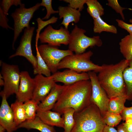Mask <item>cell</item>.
Listing matches in <instances>:
<instances>
[{"mask_svg":"<svg viewBox=\"0 0 132 132\" xmlns=\"http://www.w3.org/2000/svg\"><path fill=\"white\" fill-rule=\"evenodd\" d=\"M0 94L2 98L0 108V124L5 127L7 132H14L18 129L14 122L13 111L5 95Z\"/></svg>","mask_w":132,"mask_h":132,"instance_id":"9a60e30c","label":"cell"},{"mask_svg":"<svg viewBox=\"0 0 132 132\" xmlns=\"http://www.w3.org/2000/svg\"><path fill=\"white\" fill-rule=\"evenodd\" d=\"M123 75L126 87L127 100H132V59L129 61V65L124 69Z\"/></svg>","mask_w":132,"mask_h":132,"instance_id":"484cf974","label":"cell"},{"mask_svg":"<svg viewBox=\"0 0 132 132\" xmlns=\"http://www.w3.org/2000/svg\"><path fill=\"white\" fill-rule=\"evenodd\" d=\"M93 20V31L94 33H99L105 32L115 34L117 33V29L115 26L107 23L100 17Z\"/></svg>","mask_w":132,"mask_h":132,"instance_id":"603a6c76","label":"cell"},{"mask_svg":"<svg viewBox=\"0 0 132 132\" xmlns=\"http://www.w3.org/2000/svg\"><path fill=\"white\" fill-rule=\"evenodd\" d=\"M11 107L13 111L14 122L17 127L26 120L24 103L16 100L11 104Z\"/></svg>","mask_w":132,"mask_h":132,"instance_id":"ffe728a7","label":"cell"},{"mask_svg":"<svg viewBox=\"0 0 132 132\" xmlns=\"http://www.w3.org/2000/svg\"><path fill=\"white\" fill-rule=\"evenodd\" d=\"M53 127L45 123L36 116L33 120H26L22 123L17 127V129L23 128L28 130L36 129L41 132H55Z\"/></svg>","mask_w":132,"mask_h":132,"instance_id":"d6986e66","label":"cell"},{"mask_svg":"<svg viewBox=\"0 0 132 132\" xmlns=\"http://www.w3.org/2000/svg\"><path fill=\"white\" fill-rule=\"evenodd\" d=\"M22 4L20 0H3L1 2L2 9L4 14L7 16L8 15L9 10L12 5L17 6Z\"/></svg>","mask_w":132,"mask_h":132,"instance_id":"1f68e13d","label":"cell"},{"mask_svg":"<svg viewBox=\"0 0 132 132\" xmlns=\"http://www.w3.org/2000/svg\"><path fill=\"white\" fill-rule=\"evenodd\" d=\"M58 9L59 19L63 18L61 24L63 25L66 29H68V25L71 22H74L76 23L79 21L81 15L80 11L78 10L68 6H60Z\"/></svg>","mask_w":132,"mask_h":132,"instance_id":"e0dca14e","label":"cell"},{"mask_svg":"<svg viewBox=\"0 0 132 132\" xmlns=\"http://www.w3.org/2000/svg\"><path fill=\"white\" fill-rule=\"evenodd\" d=\"M70 33L68 30L61 27L58 30L49 25L40 33L39 39L41 43H47L51 45L58 46L62 44L68 45Z\"/></svg>","mask_w":132,"mask_h":132,"instance_id":"9c48e42d","label":"cell"},{"mask_svg":"<svg viewBox=\"0 0 132 132\" xmlns=\"http://www.w3.org/2000/svg\"><path fill=\"white\" fill-rule=\"evenodd\" d=\"M107 1L108 5L114 10L117 13L120 14L123 20H124L125 18L123 11L129 9L121 7L117 0H108Z\"/></svg>","mask_w":132,"mask_h":132,"instance_id":"d6a6232c","label":"cell"},{"mask_svg":"<svg viewBox=\"0 0 132 132\" xmlns=\"http://www.w3.org/2000/svg\"><path fill=\"white\" fill-rule=\"evenodd\" d=\"M103 120L106 125L113 127L118 124L122 120L120 114L107 111L102 115Z\"/></svg>","mask_w":132,"mask_h":132,"instance_id":"f1b7e54d","label":"cell"},{"mask_svg":"<svg viewBox=\"0 0 132 132\" xmlns=\"http://www.w3.org/2000/svg\"><path fill=\"white\" fill-rule=\"evenodd\" d=\"M0 74L4 81V88L0 93L4 94L7 99L17 94L20 84L21 72L18 66L1 62Z\"/></svg>","mask_w":132,"mask_h":132,"instance_id":"8992f818","label":"cell"},{"mask_svg":"<svg viewBox=\"0 0 132 132\" xmlns=\"http://www.w3.org/2000/svg\"><path fill=\"white\" fill-rule=\"evenodd\" d=\"M129 61L123 59L115 64H104L97 75L99 82L109 99L126 95L123 72Z\"/></svg>","mask_w":132,"mask_h":132,"instance_id":"7a4b0ae2","label":"cell"},{"mask_svg":"<svg viewBox=\"0 0 132 132\" xmlns=\"http://www.w3.org/2000/svg\"><path fill=\"white\" fill-rule=\"evenodd\" d=\"M35 27L33 26L26 28L24 30L19 45L15 53L10 55L9 58L17 56L23 57L29 62L33 69L37 67V59L33 55L31 48V41Z\"/></svg>","mask_w":132,"mask_h":132,"instance_id":"30bf717a","label":"cell"},{"mask_svg":"<svg viewBox=\"0 0 132 132\" xmlns=\"http://www.w3.org/2000/svg\"><path fill=\"white\" fill-rule=\"evenodd\" d=\"M118 26L121 28L127 31L129 34L132 35V19H130L129 22L131 24L127 23L121 20L117 19L116 20Z\"/></svg>","mask_w":132,"mask_h":132,"instance_id":"e575fe53","label":"cell"},{"mask_svg":"<svg viewBox=\"0 0 132 132\" xmlns=\"http://www.w3.org/2000/svg\"><path fill=\"white\" fill-rule=\"evenodd\" d=\"M91 93L92 86L90 79L65 85L53 110L61 115L69 108H73L75 112L80 111L92 103Z\"/></svg>","mask_w":132,"mask_h":132,"instance_id":"6da1fadb","label":"cell"},{"mask_svg":"<svg viewBox=\"0 0 132 132\" xmlns=\"http://www.w3.org/2000/svg\"><path fill=\"white\" fill-rule=\"evenodd\" d=\"M103 132H118L113 127L106 125L104 127Z\"/></svg>","mask_w":132,"mask_h":132,"instance_id":"f35d334b","label":"cell"},{"mask_svg":"<svg viewBox=\"0 0 132 132\" xmlns=\"http://www.w3.org/2000/svg\"><path fill=\"white\" fill-rule=\"evenodd\" d=\"M4 84V81L3 77L1 74H0V85L1 86H3Z\"/></svg>","mask_w":132,"mask_h":132,"instance_id":"60d3db41","label":"cell"},{"mask_svg":"<svg viewBox=\"0 0 132 132\" xmlns=\"http://www.w3.org/2000/svg\"><path fill=\"white\" fill-rule=\"evenodd\" d=\"M41 55L53 74L57 71L58 66L65 57L74 54L68 49H60L58 47L47 44H41L38 47Z\"/></svg>","mask_w":132,"mask_h":132,"instance_id":"52a82bcc","label":"cell"},{"mask_svg":"<svg viewBox=\"0 0 132 132\" xmlns=\"http://www.w3.org/2000/svg\"><path fill=\"white\" fill-rule=\"evenodd\" d=\"M86 32L85 30L75 25L70 33L68 49L78 54L84 53L89 47L102 46V42L99 36L89 37L85 34Z\"/></svg>","mask_w":132,"mask_h":132,"instance_id":"5b68a950","label":"cell"},{"mask_svg":"<svg viewBox=\"0 0 132 132\" xmlns=\"http://www.w3.org/2000/svg\"><path fill=\"white\" fill-rule=\"evenodd\" d=\"M126 119L130 120L132 122V114L127 116L126 118Z\"/></svg>","mask_w":132,"mask_h":132,"instance_id":"7bdbcfd3","label":"cell"},{"mask_svg":"<svg viewBox=\"0 0 132 132\" xmlns=\"http://www.w3.org/2000/svg\"><path fill=\"white\" fill-rule=\"evenodd\" d=\"M93 54L91 50L78 54H73L64 58L58 66V70L70 69L78 73L93 71L98 73L102 66L96 65L90 60Z\"/></svg>","mask_w":132,"mask_h":132,"instance_id":"277c9868","label":"cell"},{"mask_svg":"<svg viewBox=\"0 0 132 132\" xmlns=\"http://www.w3.org/2000/svg\"><path fill=\"white\" fill-rule=\"evenodd\" d=\"M87 11L93 19L97 18L104 15V9L100 3L97 0H87L86 3Z\"/></svg>","mask_w":132,"mask_h":132,"instance_id":"cb8c5ba5","label":"cell"},{"mask_svg":"<svg viewBox=\"0 0 132 132\" xmlns=\"http://www.w3.org/2000/svg\"><path fill=\"white\" fill-rule=\"evenodd\" d=\"M127 96H119L110 99L109 102L108 111L111 112L121 114L125 106Z\"/></svg>","mask_w":132,"mask_h":132,"instance_id":"44dd1931","label":"cell"},{"mask_svg":"<svg viewBox=\"0 0 132 132\" xmlns=\"http://www.w3.org/2000/svg\"><path fill=\"white\" fill-rule=\"evenodd\" d=\"M123 121H125L127 117L132 114V106L127 107H125L120 114Z\"/></svg>","mask_w":132,"mask_h":132,"instance_id":"8d00e7d4","label":"cell"},{"mask_svg":"<svg viewBox=\"0 0 132 132\" xmlns=\"http://www.w3.org/2000/svg\"><path fill=\"white\" fill-rule=\"evenodd\" d=\"M35 85L34 78L26 71L21 72V78L16 100L23 103L32 99Z\"/></svg>","mask_w":132,"mask_h":132,"instance_id":"4fadbf2b","label":"cell"},{"mask_svg":"<svg viewBox=\"0 0 132 132\" xmlns=\"http://www.w3.org/2000/svg\"><path fill=\"white\" fill-rule=\"evenodd\" d=\"M58 18L53 16L48 20L43 21L41 18H38L36 19L38 23V29L36 30L37 33L35 43L38 44L39 36L41 31L47 25L51 23H56L58 20Z\"/></svg>","mask_w":132,"mask_h":132,"instance_id":"f546056e","label":"cell"},{"mask_svg":"<svg viewBox=\"0 0 132 132\" xmlns=\"http://www.w3.org/2000/svg\"><path fill=\"white\" fill-rule=\"evenodd\" d=\"M122 124L128 132H132V122L131 120L126 119Z\"/></svg>","mask_w":132,"mask_h":132,"instance_id":"74e56055","label":"cell"},{"mask_svg":"<svg viewBox=\"0 0 132 132\" xmlns=\"http://www.w3.org/2000/svg\"><path fill=\"white\" fill-rule=\"evenodd\" d=\"M41 6L40 3H37L31 8H26L24 4L20 5L11 13V16L14 21V36L12 44L13 48L15 42L22 30L30 26L29 22L32 18L34 12Z\"/></svg>","mask_w":132,"mask_h":132,"instance_id":"ba28073f","label":"cell"},{"mask_svg":"<svg viewBox=\"0 0 132 132\" xmlns=\"http://www.w3.org/2000/svg\"><path fill=\"white\" fill-rule=\"evenodd\" d=\"M51 76L55 83L61 82L65 86L70 85L81 81L89 79L88 73H78L68 69L62 71H57Z\"/></svg>","mask_w":132,"mask_h":132,"instance_id":"5bb4252c","label":"cell"},{"mask_svg":"<svg viewBox=\"0 0 132 132\" xmlns=\"http://www.w3.org/2000/svg\"><path fill=\"white\" fill-rule=\"evenodd\" d=\"M39 104V103L33 99L24 103L26 120H33L36 116Z\"/></svg>","mask_w":132,"mask_h":132,"instance_id":"83f0119b","label":"cell"},{"mask_svg":"<svg viewBox=\"0 0 132 132\" xmlns=\"http://www.w3.org/2000/svg\"><path fill=\"white\" fill-rule=\"evenodd\" d=\"M6 130L5 127L0 124V132H5Z\"/></svg>","mask_w":132,"mask_h":132,"instance_id":"b9f144b4","label":"cell"},{"mask_svg":"<svg viewBox=\"0 0 132 132\" xmlns=\"http://www.w3.org/2000/svg\"><path fill=\"white\" fill-rule=\"evenodd\" d=\"M35 46L37 65L36 68L33 69V74L36 75L41 74L46 77H50L51 75V71L39 52L38 45H35Z\"/></svg>","mask_w":132,"mask_h":132,"instance_id":"d4e9b609","label":"cell"},{"mask_svg":"<svg viewBox=\"0 0 132 132\" xmlns=\"http://www.w3.org/2000/svg\"><path fill=\"white\" fill-rule=\"evenodd\" d=\"M35 85L32 99L39 103L49 93L56 83L51 76L37 74L34 78Z\"/></svg>","mask_w":132,"mask_h":132,"instance_id":"7c38bea8","label":"cell"},{"mask_svg":"<svg viewBox=\"0 0 132 132\" xmlns=\"http://www.w3.org/2000/svg\"><path fill=\"white\" fill-rule=\"evenodd\" d=\"M65 87L64 85H62L55 83L48 95L38 104L37 110L46 111L52 109Z\"/></svg>","mask_w":132,"mask_h":132,"instance_id":"2e32d148","label":"cell"},{"mask_svg":"<svg viewBox=\"0 0 132 132\" xmlns=\"http://www.w3.org/2000/svg\"><path fill=\"white\" fill-rule=\"evenodd\" d=\"M59 113L50 110H37L36 116L39 118L44 123L54 127H64V120Z\"/></svg>","mask_w":132,"mask_h":132,"instance_id":"ac0fdd59","label":"cell"},{"mask_svg":"<svg viewBox=\"0 0 132 132\" xmlns=\"http://www.w3.org/2000/svg\"><path fill=\"white\" fill-rule=\"evenodd\" d=\"M119 45L120 52L125 59L131 60L132 59V35H128L122 38Z\"/></svg>","mask_w":132,"mask_h":132,"instance_id":"7402d4cb","label":"cell"},{"mask_svg":"<svg viewBox=\"0 0 132 132\" xmlns=\"http://www.w3.org/2000/svg\"><path fill=\"white\" fill-rule=\"evenodd\" d=\"M88 73L92 86L91 102L98 107L102 116L105 112L108 111L110 99L101 86L96 73L90 71Z\"/></svg>","mask_w":132,"mask_h":132,"instance_id":"8fae6325","label":"cell"},{"mask_svg":"<svg viewBox=\"0 0 132 132\" xmlns=\"http://www.w3.org/2000/svg\"><path fill=\"white\" fill-rule=\"evenodd\" d=\"M52 0H42L40 3V6L44 7L47 11L46 15L42 19L43 20L48 19L52 14L58 13V11H55L53 9L52 6Z\"/></svg>","mask_w":132,"mask_h":132,"instance_id":"4dcf8cb0","label":"cell"},{"mask_svg":"<svg viewBox=\"0 0 132 132\" xmlns=\"http://www.w3.org/2000/svg\"></svg>","mask_w":132,"mask_h":132,"instance_id":"ee69618b","label":"cell"},{"mask_svg":"<svg viewBox=\"0 0 132 132\" xmlns=\"http://www.w3.org/2000/svg\"><path fill=\"white\" fill-rule=\"evenodd\" d=\"M75 112L72 108H68L63 112L64 132H71L75 124L74 114Z\"/></svg>","mask_w":132,"mask_h":132,"instance_id":"4316f807","label":"cell"},{"mask_svg":"<svg viewBox=\"0 0 132 132\" xmlns=\"http://www.w3.org/2000/svg\"><path fill=\"white\" fill-rule=\"evenodd\" d=\"M8 19L4 14L2 8L0 7V25L1 26L6 29H9L14 30V29L10 27L8 24Z\"/></svg>","mask_w":132,"mask_h":132,"instance_id":"d590c367","label":"cell"},{"mask_svg":"<svg viewBox=\"0 0 132 132\" xmlns=\"http://www.w3.org/2000/svg\"><path fill=\"white\" fill-rule=\"evenodd\" d=\"M87 0H64L63 1L69 3L68 6L80 11L84 8V5Z\"/></svg>","mask_w":132,"mask_h":132,"instance_id":"836d02e7","label":"cell"},{"mask_svg":"<svg viewBox=\"0 0 132 132\" xmlns=\"http://www.w3.org/2000/svg\"><path fill=\"white\" fill-rule=\"evenodd\" d=\"M74 116L75 124L71 132H103L106 125L99 109L92 103L75 112Z\"/></svg>","mask_w":132,"mask_h":132,"instance_id":"3957f363","label":"cell"},{"mask_svg":"<svg viewBox=\"0 0 132 132\" xmlns=\"http://www.w3.org/2000/svg\"><path fill=\"white\" fill-rule=\"evenodd\" d=\"M117 131L118 132H128L122 124L118 126Z\"/></svg>","mask_w":132,"mask_h":132,"instance_id":"ab89813d","label":"cell"}]
</instances>
